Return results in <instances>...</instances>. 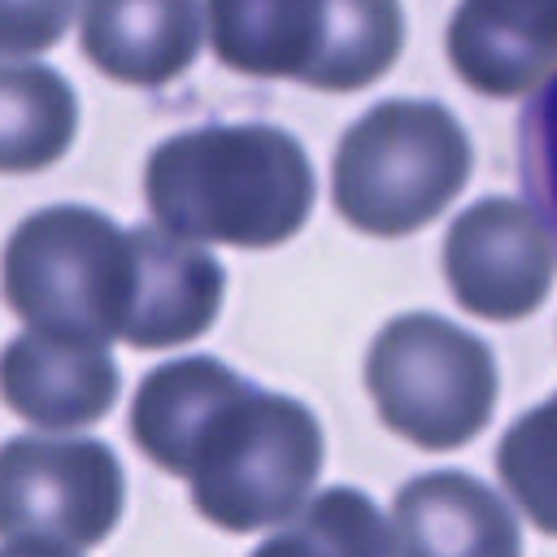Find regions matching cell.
Listing matches in <instances>:
<instances>
[{"label":"cell","instance_id":"obj_1","mask_svg":"<svg viewBox=\"0 0 557 557\" xmlns=\"http://www.w3.org/2000/svg\"><path fill=\"white\" fill-rule=\"evenodd\" d=\"M131 440L191 483V505L222 531L287 522L318 483L322 426L309 405L244 383L213 357L157 366L131 405Z\"/></svg>","mask_w":557,"mask_h":557},{"label":"cell","instance_id":"obj_2","mask_svg":"<svg viewBox=\"0 0 557 557\" xmlns=\"http://www.w3.org/2000/svg\"><path fill=\"white\" fill-rule=\"evenodd\" d=\"M144 196L174 239L274 248L313 209V165L278 126H200L152 148Z\"/></svg>","mask_w":557,"mask_h":557},{"label":"cell","instance_id":"obj_3","mask_svg":"<svg viewBox=\"0 0 557 557\" xmlns=\"http://www.w3.org/2000/svg\"><path fill=\"white\" fill-rule=\"evenodd\" d=\"M466 178L470 139L444 104L379 100L335 148L331 200L348 226L400 239L440 218Z\"/></svg>","mask_w":557,"mask_h":557},{"label":"cell","instance_id":"obj_4","mask_svg":"<svg viewBox=\"0 0 557 557\" xmlns=\"http://www.w3.org/2000/svg\"><path fill=\"white\" fill-rule=\"evenodd\" d=\"M0 278L30 331L109 348L122 339L135 292L131 235L87 205H52L17 222Z\"/></svg>","mask_w":557,"mask_h":557},{"label":"cell","instance_id":"obj_5","mask_svg":"<svg viewBox=\"0 0 557 557\" xmlns=\"http://www.w3.org/2000/svg\"><path fill=\"white\" fill-rule=\"evenodd\" d=\"M366 387L383 426L431 453L470 444L500 396L492 348L440 313L392 318L366 352Z\"/></svg>","mask_w":557,"mask_h":557},{"label":"cell","instance_id":"obj_6","mask_svg":"<svg viewBox=\"0 0 557 557\" xmlns=\"http://www.w3.org/2000/svg\"><path fill=\"white\" fill-rule=\"evenodd\" d=\"M126 505L122 461L100 440L17 435L0 444V535L61 548L100 544Z\"/></svg>","mask_w":557,"mask_h":557},{"label":"cell","instance_id":"obj_7","mask_svg":"<svg viewBox=\"0 0 557 557\" xmlns=\"http://www.w3.org/2000/svg\"><path fill=\"white\" fill-rule=\"evenodd\" d=\"M557 248L527 200L483 196L444 235V278L453 300L487 322H518L548 300Z\"/></svg>","mask_w":557,"mask_h":557},{"label":"cell","instance_id":"obj_8","mask_svg":"<svg viewBox=\"0 0 557 557\" xmlns=\"http://www.w3.org/2000/svg\"><path fill=\"white\" fill-rule=\"evenodd\" d=\"M392 557H522L509 505L466 470L409 479L392 505Z\"/></svg>","mask_w":557,"mask_h":557},{"label":"cell","instance_id":"obj_9","mask_svg":"<svg viewBox=\"0 0 557 557\" xmlns=\"http://www.w3.org/2000/svg\"><path fill=\"white\" fill-rule=\"evenodd\" d=\"M457 78L479 96H527L557 74V4L466 0L444 35Z\"/></svg>","mask_w":557,"mask_h":557},{"label":"cell","instance_id":"obj_10","mask_svg":"<svg viewBox=\"0 0 557 557\" xmlns=\"http://www.w3.org/2000/svg\"><path fill=\"white\" fill-rule=\"evenodd\" d=\"M0 396L30 426L74 431L113 409L117 366L104 344L26 331L0 352Z\"/></svg>","mask_w":557,"mask_h":557},{"label":"cell","instance_id":"obj_11","mask_svg":"<svg viewBox=\"0 0 557 557\" xmlns=\"http://www.w3.org/2000/svg\"><path fill=\"white\" fill-rule=\"evenodd\" d=\"M135 292L122 339L135 348H174L205 335L222 309L226 270L205 248L165 235L161 226H135Z\"/></svg>","mask_w":557,"mask_h":557},{"label":"cell","instance_id":"obj_12","mask_svg":"<svg viewBox=\"0 0 557 557\" xmlns=\"http://www.w3.org/2000/svg\"><path fill=\"white\" fill-rule=\"evenodd\" d=\"M83 22V57L131 87H161L178 78L200 52L205 9L187 0L161 4H87Z\"/></svg>","mask_w":557,"mask_h":557},{"label":"cell","instance_id":"obj_13","mask_svg":"<svg viewBox=\"0 0 557 557\" xmlns=\"http://www.w3.org/2000/svg\"><path fill=\"white\" fill-rule=\"evenodd\" d=\"M205 22L218 61L231 70L309 83L326 39V0H218L205 9Z\"/></svg>","mask_w":557,"mask_h":557},{"label":"cell","instance_id":"obj_14","mask_svg":"<svg viewBox=\"0 0 557 557\" xmlns=\"http://www.w3.org/2000/svg\"><path fill=\"white\" fill-rule=\"evenodd\" d=\"M78 131L74 87L35 61H0V170L30 174L52 165Z\"/></svg>","mask_w":557,"mask_h":557},{"label":"cell","instance_id":"obj_15","mask_svg":"<svg viewBox=\"0 0 557 557\" xmlns=\"http://www.w3.org/2000/svg\"><path fill=\"white\" fill-rule=\"evenodd\" d=\"M252 557H392V535L366 492L326 487Z\"/></svg>","mask_w":557,"mask_h":557},{"label":"cell","instance_id":"obj_16","mask_svg":"<svg viewBox=\"0 0 557 557\" xmlns=\"http://www.w3.org/2000/svg\"><path fill=\"white\" fill-rule=\"evenodd\" d=\"M496 474L518 500V509L544 535H557V396L522 413L500 435Z\"/></svg>","mask_w":557,"mask_h":557},{"label":"cell","instance_id":"obj_17","mask_svg":"<svg viewBox=\"0 0 557 557\" xmlns=\"http://www.w3.org/2000/svg\"><path fill=\"white\" fill-rule=\"evenodd\" d=\"M518 157H522V187L531 196L535 218L553 235L557 248V74L544 83V91L531 100L522 126H518Z\"/></svg>","mask_w":557,"mask_h":557},{"label":"cell","instance_id":"obj_18","mask_svg":"<svg viewBox=\"0 0 557 557\" xmlns=\"http://www.w3.org/2000/svg\"><path fill=\"white\" fill-rule=\"evenodd\" d=\"M70 4H0V52H39L70 26Z\"/></svg>","mask_w":557,"mask_h":557},{"label":"cell","instance_id":"obj_19","mask_svg":"<svg viewBox=\"0 0 557 557\" xmlns=\"http://www.w3.org/2000/svg\"><path fill=\"white\" fill-rule=\"evenodd\" d=\"M0 557H78V553L61 548V544H48V540H9L0 548Z\"/></svg>","mask_w":557,"mask_h":557}]
</instances>
